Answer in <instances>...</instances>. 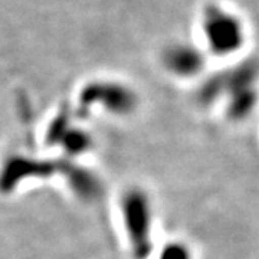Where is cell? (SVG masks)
I'll list each match as a JSON object with an SVG mask.
<instances>
[{
	"instance_id": "9c48e42d",
	"label": "cell",
	"mask_w": 259,
	"mask_h": 259,
	"mask_svg": "<svg viewBox=\"0 0 259 259\" xmlns=\"http://www.w3.org/2000/svg\"><path fill=\"white\" fill-rule=\"evenodd\" d=\"M156 259H193V252L185 242L170 241L157 250Z\"/></svg>"
},
{
	"instance_id": "ba28073f",
	"label": "cell",
	"mask_w": 259,
	"mask_h": 259,
	"mask_svg": "<svg viewBox=\"0 0 259 259\" xmlns=\"http://www.w3.org/2000/svg\"><path fill=\"white\" fill-rule=\"evenodd\" d=\"M59 173L64 176L68 186H71L72 193L79 199L91 202L102 192V185L98 176L78 163V160L62 157L59 160Z\"/></svg>"
},
{
	"instance_id": "52a82bcc",
	"label": "cell",
	"mask_w": 259,
	"mask_h": 259,
	"mask_svg": "<svg viewBox=\"0 0 259 259\" xmlns=\"http://www.w3.org/2000/svg\"><path fill=\"white\" fill-rule=\"evenodd\" d=\"M161 64L168 74L189 79L203 71L204 55L199 48L192 44L176 42L163 51Z\"/></svg>"
},
{
	"instance_id": "6da1fadb",
	"label": "cell",
	"mask_w": 259,
	"mask_h": 259,
	"mask_svg": "<svg viewBox=\"0 0 259 259\" xmlns=\"http://www.w3.org/2000/svg\"><path fill=\"white\" fill-rule=\"evenodd\" d=\"M122 231L134 259H148L154 252V207L146 189L130 186L118 200Z\"/></svg>"
},
{
	"instance_id": "7a4b0ae2",
	"label": "cell",
	"mask_w": 259,
	"mask_h": 259,
	"mask_svg": "<svg viewBox=\"0 0 259 259\" xmlns=\"http://www.w3.org/2000/svg\"><path fill=\"white\" fill-rule=\"evenodd\" d=\"M139 95L134 88L115 79H94L83 85L78 94L79 112L98 111L125 118L139 108Z\"/></svg>"
},
{
	"instance_id": "8992f818",
	"label": "cell",
	"mask_w": 259,
	"mask_h": 259,
	"mask_svg": "<svg viewBox=\"0 0 259 259\" xmlns=\"http://www.w3.org/2000/svg\"><path fill=\"white\" fill-rule=\"evenodd\" d=\"M47 141L49 146L59 148L64 157L72 160L82 157L94 144L93 134L90 131L81 125H75L74 121L64 115L56 117L48 127Z\"/></svg>"
},
{
	"instance_id": "5b68a950",
	"label": "cell",
	"mask_w": 259,
	"mask_h": 259,
	"mask_svg": "<svg viewBox=\"0 0 259 259\" xmlns=\"http://www.w3.org/2000/svg\"><path fill=\"white\" fill-rule=\"evenodd\" d=\"M59 173V161H51L25 153H13L0 166V193L12 194L32 180Z\"/></svg>"
},
{
	"instance_id": "277c9868",
	"label": "cell",
	"mask_w": 259,
	"mask_h": 259,
	"mask_svg": "<svg viewBox=\"0 0 259 259\" xmlns=\"http://www.w3.org/2000/svg\"><path fill=\"white\" fill-rule=\"evenodd\" d=\"M219 76L223 95H229L226 107L229 118L233 121H241L249 117L259 100L256 90V81L259 78L258 65L253 62H245Z\"/></svg>"
},
{
	"instance_id": "3957f363",
	"label": "cell",
	"mask_w": 259,
	"mask_h": 259,
	"mask_svg": "<svg viewBox=\"0 0 259 259\" xmlns=\"http://www.w3.org/2000/svg\"><path fill=\"white\" fill-rule=\"evenodd\" d=\"M202 30L209 51L216 56L233 55L245 44L242 20L219 5H207L204 8Z\"/></svg>"
}]
</instances>
